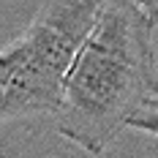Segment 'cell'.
Here are the masks:
<instances>
[{"instance_id":"cell-1","label":"cell","mask_w":158,"mask_h":158,"mask_svg":"<svg viewBox=\"0 0 158 158\" xmlns=\"http://www.w3.org/2000/svg\"><path fill=\"white\" fill-rule=\"evenodd\" d=\"M156 22L136 0H109L65 82L55 131L74 147L104 156L134 117L158 98Z\"/></svg>"},{"instance_id":"cell-2","label":"cell","mask_w":158,"mask_h":158,"mask_svg":"<svg viewBox=\"0 0 158 158\" xmlns=\"http://www.w3.org/2000/svg\"><path fill=\"white\" fill-rule=\"evenodd\" d=\"M109 0H44L27 27L0 52L3 126L55 117L65 82Z\"/></svg>"},{"instance_id":"cell-3","label":"cell","mask_w":158,"mask_h":158,"mask_svg":"<svg viewBox=\"0 0 158 158\" xmlns=\"http://www.w3.org/2000/svg\"><path fill=\"white\" fill-rule=\"evenodd\" d=\"M131 131H139V134H147V136H156L158 139V98H153V101L134 117Z\"/></svg>"},{"instance_id":"cell-4","label":"cell","mask_w":158,"mask_h":158,"mask_svg":"<svg viewBox=\"0 0 158 158\" xmlns=\"http://www.w3.org/2000/svg\"><path fill=\"white\" fill-rule=\"evenodd\" d=\"M136 3L142 6L144 11H147V16H150V19L158 25V0H136Z\"/></svg>"}]
</instances>
